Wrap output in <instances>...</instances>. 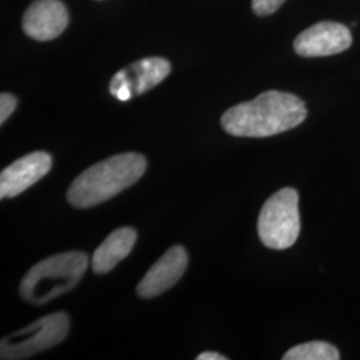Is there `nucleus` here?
I'll use <instances>...</instances> for the list:
<instances>
[{
    "label": "nucleus",
    "instance_id": "nucleus-1",
    "mask_svg": "<svg viewBox=\"0 0 360 360\" xmlns=\"http://www.w3.org/2000/svg\"><path fill=\"white\" fill-rule=\"evenodd\" d=\"M307 117L304 102L292 94L267 91L254 101L233 105L221 116V127L238 138H269L300 126Z\"/></svg>",
    "mask_w": 360,
    "mask_h": 360
},
{
    "label": "nucleus",
    "instance_id": "nucleus-2",
    "mask_svg": "<svg viewBox=\"0 0 360 360\" xmlns=\"http://www.w3.org/2000/svg\"><path fill=\"white\" fill-rule=\"evenodd\" d=\"M146 168L143 155L127 153L111 156L82 172L70 186L67 200L77 208L98 206L135 184Z\"/></svg>",
    "mask_w": 360,
    "mask_h": 360
},
{
    "label": "nucleus",
    "instance_id": "nucleus-3",
    "mask_svg": "<svg viewBox=\"0 0 360 360\" xmlns=\"http://www.w3.org/2000/svg\"><path fill=\"white\" fill-rule=\"evenodd\" d=\"M90 259L80 251L46 257L27 272L20 283L22 297L32 304H46L74 290L89 269Z\"/></svg>",
    "mask_w": 360,
    "mask_h": 360
},
{
    "label": "nucleus",
    "instance_id": "nucleus-4",
    "mask_svg": "<svg viewBox=\"0 0 360 360\" xmlns=\"http://www.w3.org/2000/svg\"><path fill=\"white\" fill-rule=\"evenodd\" d=\"M299 195L294 188L274 193L262 207L257 233L263 245L272 250H287L295 245L300 233Z\"/></svg>",
    "mask_w": 360,
    "mask_h": 360
},
{
    "label": "nucleus",
    "instance_id": "nucleus-5",
    "mask_svg": "<svg viewBox=\"0 0 360 360\" xmlns=\"http://www.w3.org/2000/svg\"><path fill=\"white\" fill-rule=\"evenodd\" d=\"M70 331V318L65 312L43 316L26 328L3 338L0 358L4 360L26 359L63 342Z\"/></svg>",
    "mask_w": 360,
    "mask_h": 360
},
{
    "label": "nucleus",
    "instance_id": "nucleus-6",
    "mask_svg": "<svg viewBox=\"0 0 360 360\" xmlns=\"http://www.w3.org/2000/svg\"><path fill=\"white\" fill-rule=\"evenodd\" d=\"M171 65L163 58H146L116 72L110 82L112 96L134 98L154 89L168 77Z\"/></svg>",
    "mask_w": 360,
    "mask_h": 360
},
{
    "label": "nucleus",
    "instance_id": "nucleus-7",
    "mask_svg": "<svg viewBox=\"0 0 360 360\" xmlns=\"http://www.w3.org/2000/svg\"><path fill=\"white\" fill-rule=\"evenodd\" d=\"M351 44L352 37L348 27L335 22H321L299 34L294 50L303 58H321L346 51Z\"/></svg>",
    "mask_w": 360,
    "mask_h": 360
},
{
    "label": "nucleus",
    "instance_id": "nucleus-8",
    "mask_svg": "<svg viewBox=\"0 0 360 360\" xmlns=\"http://www.w3.org/2000/svg\"><path fill=\"white\" fill-rule=\"evenodd\" d=\"M51 166V156L44 151L31 153L15 160L1 171L0 198H15L25 193L27 188L47 175Z\"/></svg>",
    "mask_w": 360,
    "mask_h": 360
},
{
    "label": "nucleus",
    "instance_id": "nucleus-9",
    "mask_svg": "<svg viewBox=\"0 0 360 360\" xmlns=\"http://www.w3.org/2000/svg\"><path fill=\"white\" fill-rule=\"evenodd\" d=\"M188 257L181 245H174L160 257L138 284V295L151 299L178 283L187 270Z\"/></svg>",
    "mask_w": 360,
    "mask_h": 360
},
{
    "label": "nucleus",
    "instance_id": "nucleus-10",
    "mask_svg": "<svg viewBox=\"0 0 360 360\" xmlns=\"http://www.w3.org/2000/svg\"><path fill=\"white\" fill-rule=\"evenodd\" d=\"M67 25L68 13L60 0H37L23 16L26 35L39 41L58 38Z\"/></svg>",
    "mask_w": 360,
    "mask_h": 360
},
{
    "label": "nucleus",
    "instance_id": "nucleus-11",
    "mask_svg": "<svg viewBox=\"0 0 360 360\" xmlns=\"http://www.w3.org/2000/svg\"><path fill=\"white\" fill-rule=\"evenodd\" d=\"M136 243V231L131 227L117 229L110 233L99 245L91 259L95 274H107L115 269L116 264L129 257Z\"/></svg>",
    "mask_w": 360,
    "mask_h": 360
},
{
    "label": "nucleus",
    "instance_id": "nucleus-12",
    "mask_svg": "<svg viewBox=\"0 0 360 360\" xmlns=\"http://www.w3.org/2000/svg\"><path fill=\"white\" fill-rule=\"evenodd\" d=\"M284 360H339L338 348L326 342H309L288 349Z\"/></svg>",
    "mask_w": 360,
    "mask_h": 360
},
{
    "label": "nucleus",
    "instance_id": "nucleus-13",
    "mask_svg": "<svg viewBox=\"0 0 360 360\" xmlns=\"http://www.w3.org/2000/svg\"><path fill=\"white\" fill-rule=\"evenodd\" d=\"M285 0H252V11L257 16H267L276 13Z\"/></svg>",
    "mask_w": 360,
    "mask_h": 360
},
{
    "label": "nucleus",
    "instance_id": "nucleus-14",
    "mask_svg": "<svg viewBox=\"0 0 360 360\" xmlns=\"http://www.w3.org/2000/svg\"><path fill=\"white\" fill-rule=\"evenodd\" d=\"M16 108V98L11 94L0 95V123L3 124Z\"/></svg>",
    "mask_w": 360,
    "mask_h": 360
},
{
    "label": "nucleus",
    "instance_id": "nucleus-15",
    "mask_svg": "<svg viewBox=\"0 0 360 360\" xmlns=\"http://www.w3.org/2000/svg\"><path fill=\"white\" fill-rule=\"evenodd\" d=\"M198 360H226L227 358L226 356H223V355H220L218 352H203V354H200V355H198Z\"/></svg>",
    "mask_w": 360,
    "mask_h": 360
}]
</instances>
